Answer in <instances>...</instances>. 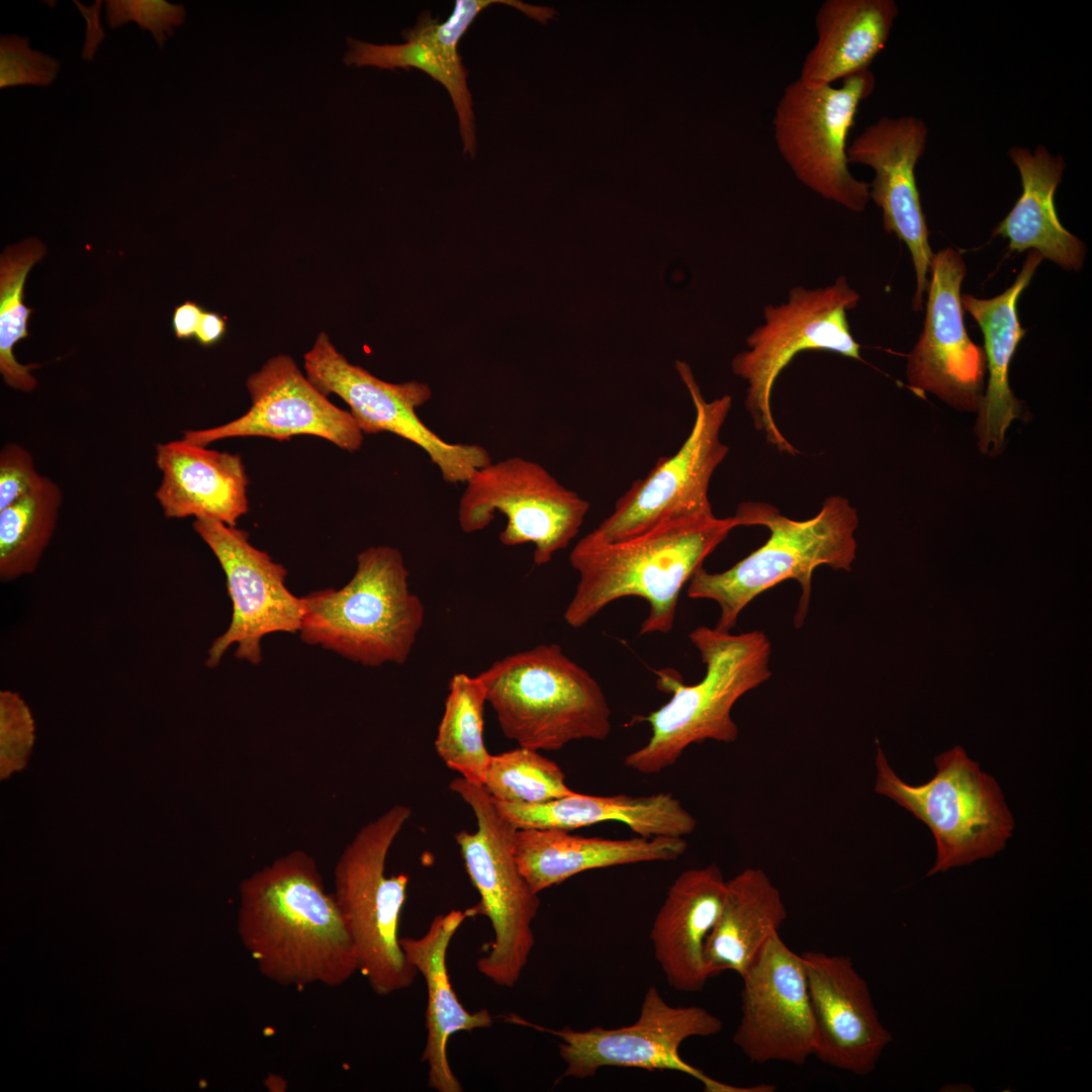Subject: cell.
Wrapping results in <instances>:
<instances>
[{
  "instance_id": "obj_4",
  "label": "cell",
  "mask_w": 1092,
  "mask_h": 1092,
  "mask_svg": "<svg viewBox=\"0 0 1092 1092\" xmlns=\"http://www.w3.org/2000/svg\"><path fill=\"white\" fill-rule=\"evenodd\" d=\"M689 637L706 666L705 676L686 686L670 671L658 673L659 687L672 696L659 709L639 718L650 725L651 735L646 744L624 758V765L637 772L664 770L694 743L734 742L739 730L731 716L733 706L771 675V645L762 631L731 634L701 626Z\"/></svg>"
},
{
  "instance_id": "obj_27",
  "label": "cell",
  "mask_w": 1092,
  "mask_h": 1092,
  "mask_svg": "<svg viewBox=\"0 0 1092 1092\" xmlns=\"http://www.w3.org/2000/svg\"><path fill=\"white\" fill-rule=\"evenodd\" d=\"M1042 259L1038 252L1030 251L1014 283L993 298L962 296L963 307L983 333L989 369L988 386L980 399L975 426L983 453H1000L1006 430L1021 415L1022 404L1014 396L1008 380L1011 359L1026 332L1019 323L1017 301Z\"/></svg>"
},
{
  "instance_id": "obj_21",
  "label": "cell",
  "mask_w": 1092,
  "mask_h": 1092,
  "mask_svg": "<svg viewBox=\"0 0 1092 1092\" xmlns=\"http://www.w3.org/2000/svg\"><path fill=\"white\" fill-rule=\"evenodd\" d=\"M801 958L814 1019L813 1056L855 1075L872 1073L892 1036L867 982L849 957L805 951Z\"/></svg>"
},
{
  "instance_id": "obj_3",
  "label": "cell",
  "mask_w": 1092,
  "mask_h": 1092,
  "mask_svg": "<svg viewBox=\"0 0 1092 1092\" xmlns=\"http://www.w3.org/2000/svg\"><path fill=\"white\" fill-rule=\"evenodd\" d=\"M740 526H764L769 537L759 548L722 572L699 568L690 579L687 595L707 599L720 608L716 629L730 631L742 610L758 595L787 580L801 586L794 624H804L811 598L815 568L827 565L850 571L855 559L854 532L858 516L848 499L832 495L811 519L796 521L765 503H741L734 515Z\"/></svg>"
},
{
  "instance_id": "obj_11",
  "label": "cell",
  "mask_w": 1092,
  "mask_h": 1092,
  "mask_svg": "<svg viewBox=\"0 0 1092 1092\" xmlns=\"http://www.w3.org/2000/svg\"><path fill=\"white\" fill-rule=\"evenodd\" d=\"M839 87L788 84L772 118L777 149L795 177L824 199L859 212L870 200V183L848 169L847 135L860 102L874 91L868 69L841 80Z\"/></svg>"
},
{
  "instance_id": "obj_8",
  "label": "cell",
  "mask_w": 1092,
  "mask_h": 1092,
  "mask_svg": "<svg viewBox=\"0 0 1092 1092\" xmlns=\"http://www.w3.org/2000/svg\"><path fill=\"white\" fill-rule=\"evenodd\" d=\"M450 789L471 808L477 830L455 834L466 872L480 896L470 908L472 917L490 921L492 940L476 962L478 972L493 984L515 986L535 944L533 921L540 907L538 894L522 875L515 856L517 827L497 809L483 786L457 778Z\"/></svg>"
},
{
  "instance_id": "obj_33",
  "label": "cell",
  "mask_w": 1092,
  "mask_h": 1092,
  "mask_svg": "<svg viewBox=\"0 0 1092 1092\" xmlns=\"http://www.w3.org/2000/svg\"><path fill=\"white\" fill-rule=\"evenodd\" d=\"M485 703L486 690L478 675L455 673L435 739L436 751L446 765L480 786L491 755L483 740Z\"/></svg>"
},
{
  "instance_id": "obj_20",
  "label": "cell",
  "mask_w": 1092,
  "mask_h": 1092,
  "mask_svg": "<svg viewBox=\"0 0 1092 1092\" xmlns=\"http://www.w3.org/2000/svg\"><path fill=\"white\" fill-rule=\"evenodd\" d=\"M928 128L915 116H882L847 146L849 164L873 169L870 198L882 209L883 225L904 242L916 273L912 306L922 310L932 251L915 179V167L925 152Z\"/></svg>"
},
{
  "instance_id": "obj_23",
  "label": "cell",
  "mask_w": 1092,
  "mask_h": 1092,
  "mask_svg": "<svg viewBox=\"0 0 1092 1092\" xmlns=\"http://www.w3.org/2000/svg\"><path fill=\"white\" fill-rule=\"evenodd\" d=\"M726 883L715 863L687 870L670 885L654 918V956L676 991H702L709 979L706 942L721 912Z\"/></svg>"
},
{
  "instance_id": "obj_34",
  "label": "cell",
  "mask_w": 1092,
  "mask_h": 1092,
  "mask_svg": "<svg viewBox=\"0 0 1092 1092\" xmlns=\"http://www.w3.org/2000/svg\"><path fill=\"white\" fill-rule=\"evenodd\" d=\"M44 254L43 244L29 239L8 247L0 258V373L6 385L25 392L36 387L37 381L30 371L39 365L20 364L13 348L29 336L27 325L32 309L23 302L24 283L32 266Z\"/></svg>"
},
{
  "instance_id": "obj_14",
  "label": "cell",
  "mask_w": 1092,
  "mask_h": 1092,
  "mask_svg": "<svg viewBox=\"0 0 1092 1092\" xmlns=\"http://www.w3.org/2000/svg\"><path fill=\"white\" fill-rule=\"evenodd\" d=\"M307 379L324 395L341 397L363 434L389 432L421 447L449 483L466 482L491 462L477 444H451L441 439L417 415L432 396L419 381L390 383L350 363L321 332L303 355Z\"/></svg>"
},
{
  "instance_id": "obj_12",
  "label": "cell",
  "mask_w": 1092,
  "mask_h": 1092,
  "mask_svg": "<svg viewBox=\"0 0 1092 1092\" xmlns=\"http://www.w3.org/2000/svg\"><path fill=\"white\" fill-rule=\"evenodd\" d=\"M696 412L691 433L671 456L659 458L648 474L636 479L615 504L612 514L586 534L616 542L643 534L669 521L715 516L708 496L711 478L728 454L720 432L729 414L728 394L707 401L691 367L676 361Z\"/></svg>"
},
{
  "instance_id": "obj_26",
  "label": "cell",
  "mask_w": 1092,
  "mask_h": 1092,
  "mask_svg": "<svg viewBox=\"0 0 1092 1092\" xmlns=\"http://www.w3.org/2000/svg\"><path fill=\"white\" fill-rule=\"evenodd\" d=\"M514 845L519 869L537 894L585 871L675 860L688 849L684 837L610 839L554 828L517 829Z\"/></svg>"
},
{
  "instance_id": "obj_6",
  "label": "cell",
  "mask_w": 1092,
  "mask_h": 1092,
  "mask_svg": "<svg viewBox=\"0 0 1092 1092\" xmlns=\"http://www.w3.org/2000/svg\"><path fill=\"white\" fill-rule=\"evenodd\" d=\"M504 735L538 751L604 740L611 709L599 682L557 644L507 655L478 674Z\"/></svg>"
},
{
  "instance_id": "obj_1",
  "label": "cell",
  "mask_w": 1092,
  "mask_h": 1092,
  "mask_svg": "<svg viewBox=\"0 0 1092 1092\" xmlns=\"http://www.w3.org/2000/svg\"><path fill=\"white\" fill-rule=\"evenodd\" d=\"M242 944L268 980L339 987L358 972L354 945L315 859L295 849L240 884Z\"/></svg>"
},
{
  "instance_id": "obj_9",
  "label": "cell",
  "mask_w": 1092,
  "mask_h": 1092,
  "mask_svg": "<svg viewBox=\"0 0 1092 1092\" xmlns=\"http://www.w3.org/2000/svg\"><path fill=\"white\" fill-rule=\"evenodd\" d=\"M936 775L912 786L900 779L877 747L876 793L886 796L931 830L937 857L927 876L993 856L1004 849L1014 819L995 779L954 746L934 758Z\"/></svg>"
},
{
  "instance_id": "obj_31",
  "label": "cell",
  "mask_w": 1092,
  "mask_h": 1092,
  "mask_svg": "<svg viewBox=\"0 0 1092 1092\" xmlns=\"http://www.w3.org/2000/svg\"><path fill=\"white\" fill-rule=\"evenodd\" d=\"M787 919L781 892L761 870L747 868L726 883V895L705 948L707 974L742 977Z\"/></svg>"
},
{
  "instance_id": "obj_41",
  "label": "cell",
  "mask_w": 1092,
  "mask_h": 1092,
  "mask_svg": "<svg viewBox=\"0 0 1092 1092\" xmlns=\"http://www.w3.org/2000/svg\"><path fill=\"white\" fill-rule=\"evenodd\" d=\"M203 311V308L192 300L177 305L172 314V329L176 338H194Z\"/></svg>"
},
{
  "instance_id": "obj_16",
  "label": "cell",
  "mask_w": 1092,
  "mask_h": 1092,
  "mask_svg": "<svg viewBox=\"0 0 1092 1092\" xmlns=\"http://www.w3.org/2000/svg\"><path fill=\"white\" fill-rule=\"evenodd\" d=\"M192 526L218 560L233 603L230 626L213 640L205 664L217 666L233 644L237 658L258 664L264 636L299 632L303 599L290 593L286 568L253 546L248 532L204 518L195 519Z\"/></svg>"
},
{
  "instance_id": "obj_24",
  "label": "cell",
  "mask_w": 1092,
  "mask_h": 1092,
  "mask_svg": "<svg viewBox=\"0 0 1092 1092\" xmlns=\"http://www.w3.org/2000/svg\"><path fill=\"white\" fill-rule=\"evenodd\" d=\"M155 462L162 474L155 496L165 518L236 526L249 511V478L240 454L181 439L157 444Z\"/></svg>"
},
{
  "instance_id": "obj_22",
  "label": "cell",
  "mask_w": 1092,
  "mask_h": 1092,
  "mask_svg": "<svg viewBox=\"0 0 1092 1092\" xmlns=\"http://www.w3.org/2000/svg\"><path fill=\"white\" fill-rule=\"evenodd\" d=\"M482 11L476 0H457L451 15L444 22L423 12L416 25L402 31L406 40L399 44H375L348 38L349 50L344 61L356 67L373 66L379 69H419L440 82L448 91L459 119L463 151L475 154L476 136L471 94L467 85L468 70L458 53L459 41Z\"/></svg>"
},
{
  "instance_id": "obj_37",
  "label": "cell",
  "mask_w": 1092,
  "mask_h": 1092,
  "mask_svg": "<svg viewBox=\"0 0 1092 1092\" xmlns=\"http://www.w3.org/2000/svg\"><path fill=\"white\" fill-rule=\"evenodd\" d=\"M34 740V723L21 697L8 690L0 693L1 778L24 766Z\"/></svg>"
},
{
  "instance_id": "obj_40",
  "label": "cell",
  "mask_w": 1092,
  "mask_h": 1092,
  "mask_svg": "<svg viewBox=\"0 0 1092 1092\" xmlns=\"http://www.w3.org/2000/svg\"><path fill=\"white\" fill-rule=\"evenodd\" d=\"M79 8L81 14L86 19L87 29L85 44L82 51V58L87 61H91L94 58L95 52L103 40L105 32L100 23V8L101 1H96L91 6L82 5L79 1H74Z\"/></svg>"
},
{
  "instance_id": "obj_25",
  "label": "cell",
  "mask_w": 1092,
  "mask_h": 1092,
  "mask_svg": "<svg viewBox=\"0 0 1092 1092\" xmlns=\"http://www.w3.org/2000/svg\"><path fill=\"white\" fill-rule=\"evenodd\" d=\"M470 909L451 910L434 917L428 930L418 938L400 937L407 961L423 976L427 986V1039L422 1062L428 1066V1086L438 1092H462L447 1058V1042L459 1031H472L492 1025L489 1011L469 1012L452 988L447 969V951L452 937Z\"/></svg>"
},
{
  "instance_id": "obj_29",
  "label": "cell",
  "mask_w": 1092,
  "mask_h": 1092,
  "mask_svg": "<svg viewBox=\"0 0 1092 1092\" xmlns=\"http://www.w3.org/2000/svg\"><path fill=\"white\" fill-rule=\"evenodd\" d=\"M1008 156L1019 171L1022 193L994 235L1007 239L1011 251L1032 249L1066 270L1078 271L1083 266L1085 246L1063 226L1054 202L1066 168L1064 158L1043 146L1034 151L1013 147Z\"/></svg>"
},
{
  "instance_id": "obj_28",
  "label": "cell",
  "mask_w": 1092,
  "mask_h": 1092,
  "mask_svg": "<svg viewBox=\"0 0 1092 1092\" xmlns=\"http://www.w3.org/2000/svg\"><path fill=\"white\" fill-rule=\"evenodd\" d=\"M498 811L517 829L573 830L603 822H619L642 837H684L694 832L696 818L668 793L648 796H593L579 793L541 804H511L493 799Z\"/></svg>"
},
{
  "instance_id": "obj_35",
  "label": "cell",
  "mask_w": 1092,
  "mask_h": 1092,
  "mask_svg": "<svg viewBox=\"0 0 1092 1092\" xmlns=\"http://www.w3.org/2000/svg\"><path fill=\"white\" fill-rule=\"evenodd\" d=\"M482 786L496 801L511 804H541L575 793L555 761L521 746L490 755Z\"/></svg>"
},
{
  "instance_id": "obj_32",
  "label": "cell",
  "mask_w": 1092,
  "mask_h": 1092,
  "mask_svg": "<svg viewBox=\"0 0 1092 1092\" xmlns=\"http://www.w3.org/2000/svg\"><path fill=\"white\" fill-rule=\"evenodd\" d=\"M63 504L61 486L43 475L30 492L0 511V579L8 582L37 568Z\"/></svg>"
},
{
  "instance_id": "obj_42",
  "label": "cell",
  "mask_w": 1092,
  "mask_h": 1092,
  "mask_svg": "<svg viewBox=\"0 0 1092 1092\" xmlns=\"http://www.w3.org/2000/svg\"><path fill=\"white\" fill-rule=\"evenodd\" d=\"M226 330L224 316L215 311L204 310L194 338L201 346L210 347L223 339Z\"/></svg>"
},
{
  "instance_id": "obj_19",
  "label": "cell",
  "mask_w": 1092,
  "mask_h": 1092,
  "mask_svg": "<svg viewBox=\"0 0 1092 1092\" xmlns=\"http://www.w3.org/2000/svg\"><path fill=\"white\" fill-rule=\"evenodd\" d=\"M252 404L226 424L185 430L182 439L199 446L237 437H266L278 441L294 436L323 438L348 452L357 451L364 434L349 411L332 403L303 375L292 357L276 355L246 382Z\"/></svg>"
},
{
  "instance_id": "obj_17",
  "label": "cell",
  "mask_w": 1092,
  "mask_h": 1092,
  "mask_svg": "<svg viewBox=\"0 0 1092 1092\" xmlns=\"http://www.w3.org/2000/svg\"><path fill=\"white\" fill-rule=\"evenodd\" d=\"M741 978L734 1044L752 1063L804 1065L813 1056L815 1029L801 954L778 932Z\"/></svg>"
},
{
  "instance_id": "obj_13",
  "label": "cell",
  "mask_w": 1092,
  "mask_h": 1092,
  "mask_svg": "<svg viewBox=\"0 0 1092 1092\" xmlns=\"http://www.w3.org/2000/svg\"><path fill=\"white\" fill-rule=\"evenodd\" d=\"M465 483L458 506L462 531H481L499 513L507 518L499 541L534 544L535 565L547 564L569 545L590 506L542 465L518 456L490 462Z\"/></svg>"
},
{
  "instance_id": "obj_39",
  "label": "cell",
  "mask_w": 1092,
  "mask_h": 1092,
  "mask_svg": "<svg viewBox=\"0 0 1092 1092\" xmlns=\"http://www.w3.org/2000/svg\"><path fill=\"white\" fill-rule=\"evenodd\" d=\"M42 477L28 450L6 443L0 450V511L30 492Z\"/></svg>"
},
{
  "instance_id": "obj_2",
  "label": "cell",
  "mask_w": 1092,
  "mask_h": 1092,
  "mask_svg": "<svg viewBox=\"0 0 1092 1092\" xmlns=\"http://www.w3.org/2000/svg\"><path fill=\"white\" fill-rule=\"evenodd\" d=\"M738 526L735 516H713L665 522L616 542L585 535L569 555L579 578L564 620L573 628L581 627L610 603L634 596L649 606L639 634L668 633L681 588Z\"/></svg>"
},
{
  "instance_id": "obj_38",
  "label": "cell",
  "mask_w": 1092,
  "mask_h": 1092,
  "mask_svg": "<svg viewBox=\"0 0 1092 1092\" xmlns=\"http://www.w3.org/2000/svg\"><path fill=\"white\" fill-rule=\"evenodd\" d=\"M105 3V16L110 28L135 22L152 33L160 49L167 37L173 35L174 27L181 25L186 16L183 5L163 0H109Z\"/></svg>"
},
{
  "instance_id": "obj_30",
  "label": "cell",
  "mask_w": 1092,
  "mask_h": 1092,
  "mask_svg": "<svg viewBox=\"0 0 1092 1092\" xmlns=\"http://www.w3.org/2000/svg\"><path fill=\"white\" fill-rule=\"evenodd\" d=\"M898 14L893 0H825L815 16L817 40L804 59L800 81L817 88L868 70Z\"/></svg>"
},
{
  "instance_id": "obj_7",
  "label": "cell",
  "mask_w": 1092,
  "mask_h": 1092,
  "mask_svg": "<svg viewBox=\"0 0 1092 1092\" xmlns=\"http://www.w3.org/2000/svg\"><path fill=\"white\" fill-rule=\"evenodd\" d=\"M412 809L396 804L362 826L334 869L336 903L352 939L358 972L380 996L411 987L418 975L398 936L408 877L386 876L389 849Z\"/></svg>"
},
{
  "instance_id": "obj_36",
  "label": "cell",
  "mask_w": 1092,
  "mask_h": 1092,
  "mask_svg": "<svg viewBox=\"0 0 1092 1092\" xmlns=\"http://www.w3.org/2000/svg\"><path fill=\"white\" fill-rule=\"evenodd\" d=\"M60 62L29 47V38L17 34L0 37V88L18 85L49 86L60 72Z\"/></svg>"
},
{
  "instance_id": "obj_18",
  "label": "cell",
  "mask_w": 1092,
  "mask_h": 1092,
  "mask_svg": "<svg viewBox=\"0 0 1092 1092\" xmlns=\"http://www.w3.org/2000/svg\"><path fill=\"white\" fill-rule=\"evenodd\" d=\"M923 332L908 355L907 379L917 394L934 393L962 411H977L987 368L985 351L970 339L961 285L967 273L952 248L933 254Z\"/></svg>"
},
{
  "instance_id": "obj_15",
  "label": "cell",
  "mask_w": 1092,
  "mask_h": 1092,
  "mask_svg": "<svg viewBox=\"0 0 1092 1092\" xmlns=\"http://www.w3.org/2000/svg\"><path fill=\"white\" fill-rule=\"evenodd\" d=\"M511 1020L560 1038L559 1055L565 1064L563 1077L584 1080L605 1067L670 1070L697 1079L710 1092L757 1091L718 1082L682 1060L679 1048L686 1039L715 1035L722 1030L723 1023L703 1007L668 1004L655 986L647 989L637 1020L618 1028L595 1026L576 1030L565 1026L555 1030L516 1015Z\"/></svg>"
},
{
  "instance_id": "obj_5",
  "label": "cell",
  "mask_w": 1092,
  "mask_h": 1092,
  "mask_svg": "<svg viewBox=\"0 0 1092 1092\" xmlns=\"http://www.w3.org/2000/svg\"><path fill=\"white\" fill-rule=\"evenodd\" d=\"M302 599L300 639L365 666L404 663L425 618L402 554L384 545L358 554L357 569L342 588Z\"/></svg>"
},
{
  "instance_id": "obj_10",
  "label": "cell",
  "mask_w": 1092,
  "mask_h": 1092,
  "mask_svg": "<svg viewBox=\"0 0 1092 1092\" xmlns=\"http://www.w3.org/2000/svg\"><path fill=\"white\" fill-rule=\"evenodd\" d=\"M859 294L845 276L823 287L794 286L788 300L767 304L764 323L746 338L748 350L732 359V370L747 381L745 407L754 428L764 433L780 452L798 450L775 422L771 394L781 372L795 356L806 350L829 351L861 360L860 345L850 333L847 311L856 307Z\"/></svg>"
}]
</instances>
